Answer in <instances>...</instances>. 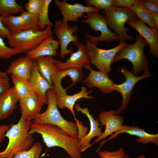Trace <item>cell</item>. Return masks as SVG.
I'll use <instances>...</instances> for the list:
<instances>
[{"instance_id": "7", "label": "cell", "mask_w": 158, "mask_h": 158, "mask_svg": "<svg viewBox=\"0 0 158 158\" xmlns=\"http://www.w3.org/2000/svg\"><path fill=\"white\" fill-rule=\"evenodd\" d=\"M85 17L86 19L82 20L81 23L87 24L92 30L96 32L99 31L101 33L98 37L86 34L87 39L93 45L96 46L99 42H109L119 40L117 34L108 28L104 16L99 12H92L86 13Z\"/></svg>"}, {"instance_id": "37", "label": "cell", "mask_w": 158, "mask_h": 158, "mask_svg": "<svg viewBox=\"0 0 158 158\" xmlns=\"http://www.w3.org/2000/svg\"><path fill=\"white\" fill-rule=\"evenodd\" d=\"M142 1L144 6L148 10L158 13V0H142Z\"/></svg>"}, {"instance_id": "24", "label": "cell", "mask_w": 158, "mask_h": 158, "mask_svg": "<svg viewBox=\"0 0 158 158\" xmlns=\"http://www.w3.org/2000/svg\"><path fill=\"white\" fill-rule=\"evenodd\" d=\"M92 90L87 91V88L82 86L80 91L77 93L72 95L67 94L63 96H59L56 97V102L58 107L62 109L64 107L68 109L75 117V113L73 107L76 101L81 98H84L87 99H92L93 96L91 95Z\"/></svg>"}, {"instance_id": "26", "label": "cell", "mask_w": 158, "mask_h": 158, "mask_svg": "<svg viewBox=\"0 0 158 158\" xmlns=\"http://www.w3.org/2000/svg\"><path fill=\"white\" fill-rule=\"evenodd\" d=\"M135 13L138 18L151 28H156L154 22L149 11L144 6L141 0H135L134 4L129 8Z\"/></svg>"}, {"instance_id": "32", "label": "cell", "mask_w": 158, "mask_h": 158, "mask_svg": "<svg viewBox=\"0 0 158 158\" xmlns=\"http://www.w3.org/2000/svg\"><path fill=\"white\" fill-rule=\"evenodd\" d=\"M23 53L20 49L7 47L0 36V59H8L18 54Z\"/></svg>"}, {"instance_id": "30", "label": "cell", "mask_w": 158, "mask_h": 158, "mask_svg": "<svg viewBox=\"0 0 158 158\" xmlns=\"http://www.w3.org/2000/svg\"><path fill=\"white\" fill-rule=\"evenodd\" d=\"M42 147L40 142H36L29 149L17 152L12 158H40Z\"/></svg>"}, {"instance_id": "34", "label": "cell", "mask_w": 158, "mask_h": 158, "mask_svg": "<svg viewBox=\"0 0 158 158\" xmlns=\"http://www.w3.org/2000/svg\"><path fill=\"white\" fill-rule=\"evenodd\" d=\"M96 152L98 154L99 158H123L126 154L124 149L122 147L118 150L111 152L100 151L97 149Z\"/></svg>"}, {"instance_id": "22", "label": "cell", "mask_w": 158, "mask_h": 158, "mask_svg": "<svg viewBox=\"0 0 158 158\" xmlns=\"http://www.w3.org/2000/svg\"><path fill=\"white\" fill-rule=\"evenodd\" d=\"M59 45V41L54 40L52 35L43 40L36 48L26 53L25 55L33 61L40 56L55 57L58 54L57 50Z\"/></svg>"}, {"instance_id": "38", "label": "cell", "mask_w": 158, "mask_h": 158, "mask_svg": "<svg viewBox=\"0 0 158 158\" xmlns=\"http://www.w3.org/2000/svg\"><path fill=\"white\" fill-rule=\"evenodd\" d=\"M135 1V0H113L112 6L129 8L134 4Z\"/></svg>"}, {"instance_id": "16", "label": "cell", "mask_w": 158, "mask_h": 158, "mask_svg": "<svg viewBox=\"0 0 158 158\" xmlns=\"http://www.w3.org/2000/svg\"><path fill=\"white\" fill-rule=\"evenodd\" d=\"M127 24L136 30L143 37L150 45V53L158 58V32L156 28L149 27L138 18L128 21Z\"/></svg>"}, {"instance_id": "6", "label": "cell", "mask_w": 158, "mask_h": 158, "mask_svg": "<svg viewBox=\"0 0 158 158\" xmlns=\"http://www.w3.org/2000/svg\"><path fill=\"white\" fill-rule=\"evenodd\" d=\"M51 26H47L43 30L32 28L15 34H10L6 37L12 47L20 49L25 53L36 48L44 40L52 35Z\"/></svg>"}, {"instance_id": "36", "label": "cell", "mask_w": 158, "mask_h": 158, "mask_svg": "<svg viewBox=\"0 0 158 158\" xmlns=\"http://www.w3.org/2000/svg\"><path fill=\"white\" fill-rule=\"evenodd\" d=\"M85 1L88 5L94 6L99 11L112 6L113 0H86Z\"/></svg>"}, {"instance_id": "39", "label": "cell", "mask_w": 158, "mask_h": 158, "mask_svg": "<svg viewBox=\"0 0 158 158\" xmlns=\"http://www.w3.org/2000/svg\"><path fill=\"white\" fill-rule=\"evenodd\" d=\"M11 87L8 77H0V94L4 92Z\"/></svg>"}, {"instance_id": "12", "label": "cell", "mask_w": 158, "mask_h": 158, "mask_svg": "<svg viewBox=\"0 0 158 158\" xmlns=\"http://www.w3.org/2000/svg\"><path fill=\"white\" fill-rule=\"evenodd\" d=\"M78 48V50L73 52L65 62L54 59V63L58 70H62L71 68H87L90 66V58L87 49L86 44L80 42L73 43Z\"/></svg>"}, {"instance_id": "19", "label": "cell", "mask_w": 158, "mask_h": 158, "mask_svg": "<svg viewBox=\"0 0 158 158\" xmlns=\"http://www.w3.org/2000/svg\"><path fill=\"white\" fill-rule=\"evenodd\" d=\"M19 100L21 116L29 121L37 118L45 104L33 93Z\"/></svg>"}, {"instance_id": "44", "label": "cell", "mask_w": 158, "mask_h": 158, "mask_svg": "<svg viewBox=\"0 0 158 158\" xmlns=\"http://www.w3.org/2000/svg\"><path fill=\"white\" fill-rule=\"evenodd\" d=\"M123 158H130L127 154H126ZM137 158H146L144 154L142 155Z\"/></svg>"}, {"instance_id": "11", "label": "cell", "mask_w": 158, "mask_h": 158, "mask_svg": "<svg viewBox=\"0 0 158 158\" xmlns=\"http://www.w3.org/2000/svg\"><path fill=\"white\" fill-rule=\"evenodd\" d=\"M54 26L53 32L58 38L60 45V57L63 59L66 55H71L73 52L72 47L68 49L69 44L71 42H80L78 36L73 35L77 32L78 26L77 25L70 26L67 21L60 19L56 21Z\"/></svg>"}, {"instance_id": "10", "label": "cell", "mask_w": 158, "mask_h": 158, "mask_svg": "<svg viewBox=\"0 0 158 158\" xmlns=\"http://www.w3.org/2000/svg\"><path fill=\"white\" fill-rule=\"evenodd\" d=\"M35 60L41 75L51 86L54 87L56 97L67 95V89L62 86L59 70L55 64L53 57L40 56Z\"/></svg>"}, {"instance_id": "13", "label": "cell", "mask_w": 158, "mask_h": 158, "mask_svg": "<svg viewBox=\"0 0 158 158\" xmlns=\"http://www.w3.org/2000/svg\"><path fill=\"white\" fill-rule=\"evenodd\" d=\"M54 3L58 7L62 15V20L67 22L77 21L79 18L85 15V13L99 11V10L94 6H85L78 3L71 4L68 3L66 0H56Z\"/></svg>"}, {"instance_id": "3", "label": "cell", "mask_w": 158, "mask_h": 158, "mask_svg": "<svg viewBox=\"0 0 158 158\" xmlns=\"http://www.w3.org/2000/svg\"><path fill=\"white\" fill-rule=\"evenodd\" d=\"M46 95L48 100L47 108L45 111L40 113L35 119L33 120L32 123H49L56 125L71 136L78 138V132L77 123L65 120L58 109L54 88L48 90Z\"/></svg>"}, {"instance_id": "17", "label": "cell", "mask_w": 158, "mask_h": 158, "mask_svg": "<svg viewBox=\"0 0 158 158\" xmlns=\"http://www.w3.org/2000/svg\"><path fill=\"white\" fill-rule=\"evenodd\" d=\"M30 83L33 93L45 104H47V98L46 95L47 91L54 88L41 75L37 67L35 60L33 62L32 68Z\"/></svg>"}, {"instance_id": "31", "label": "cell", "mask_w": 158, "mask_h": 158, "mask_svg": "<svg viewBox=\"0 0 158 158\" xmlns=\"http://www.w3.org/2000/svg\"><path fill=\"white\" fill-rule=\"evenodd\" d=\"M52 0H44L42 9L39 16L38 27L40 30L45 29L47 26H54V24L51 21L48 16V11L49 5Z\"/></svg>"}, {"instance_id": "4", "label": "cell", "mask_w": 158, "mask_h": 158, "mask_svg": "<svg viewBox=\"0 0 158 158\" xmlns=\"http://www.w3.org/2000/svg\"><path fill=\"white\" fill-rule=\"evenodd\" d=\"M136 41L133 44H127L118 51L112 63L123 59L129 61L133 65L131 72L138 75L142 71H150L149 63L144 53L145 47L148 46L147 42L140 35L136 36Z\"/></svg>"}, {"instance_id": "1", "label": "cell", "mask_w": 158, "mask_h": 158, "mask_svg": "<svg viewBox=\"0 0 158 158\" xmlns=\"http://www.w3.org/2000/svg\"><path fill=\"white\" fill-rule=\"evenodd\" d=\"M28 133L41 135L48 148L60 147L71 158H82L80 140L71 136L58 126L49 123H32Z\"/></svg>"}, {"instance_id": "35", "label": "cell", "mask_w": 158, "mask_h": 158, "mask_svg": "<svg viewBox=\"0 0 158 158\" xmlns=\"http://www.w3.org/2000/svg\"><path fill=\"white\" fill-rule=\"evenodd\" d=\"M44 0H28L25 4L26 11L30 13H39L42 9Z\"/></svg>"}, {"instance_id": "5", "label": "cell", "mask_w": 158, "mask_h": 158, "mask_svg": "<svg viewBox=\"0 0 158 158\" xmlns=\"http://www.w3.org/2000/svg\"><path fill=\"white\" fill-rule=\"evenodd\" d=\"M102 13L105 15L108 27L118 35L120 43L135 40L134 36L128 34L129 29L125 25L128 21L138 18L131 9L127 7L111 6Z\"/></svg>"}, {"instance_id": "40", "label": "cell", "mask_w": 158, "mask_h": 158, "mask_svg": "<svg viewBox=\"0 0 158 158\" xmlns=\"http://www.w3.org/2000/svg\"><path fill=\"white\" fill-rule=\"evenodd\" d=\"M11 124H2L0 126V143L2 142L6 132L11 127Z\"/></svg>"}, {"instance_id": "28", "label": "cell", "mask_w": 158, "mask_h": 158, "mask_svg": "<svg viewBox=\"0 0 158 158\" xmlns=\"http://www.w3.org/2000/svg\"><path fill=\"white\" fill-rule=\"evenodd\" d=\"M11 78L15 91L19 100L33 93L30 83L26 82L13 75H12Z\"/></svg>"}, {"instance_id": "23", "label": "cell", "mask_w": 158, "mask_h": 158, "mask_svg": "<svg viewBox=\"0 0 158 158\" xmlns=\"http://www.w3.org/2000/svg\"><path fill=\"white\" fill-rule=\"evenodd\" d=\"M19 100L13 87L0 94V120L7 118L13 113Z\"/></svg>"}, {"instance_id": "9", "label": "cell", "mask_w": 158, "mask_h": 158, "mask_svg": "<svg viewBox=\"0 0 158 158\" xmlns=\"http://www.w3.org/2000/svg\"><path fill=\"white\" fill-rule=\"evenodd\" d=\"M87 49L91 63L99 71L108 74L111 71V64L114 58L119 50L126 45V42L120 43L115 47L108 49L97 47L87 39Z\"/></svg>"}, {"instance_id": "15", "label": "cell", "mask_w": 158, "mask_h": 158, "mask_svg": "<svg viewBox=\"0 0 158 158\" xmlns=\"http://www.w3.org/2000/svg\"><path fill=\"white\" fill-rule=\"evenodd\" d=\"M87 69L90 72L82 82L88 88L97 87L104 94L114 91L113 86L114 81L109 78L108 74L99 71H95L91 66Z\"/></svg>"}, {"instance_id": "21", "label": "cell", "mask_w": 158, "mask_h": 158, "mask_svg": "<svg viewBox=\"0 0 158 158\" xmlns=\"http://www.w3.org/2000/svg\"><path fill=\"white\" fill-rule=\"evenodd\" d=\"M125 133L138 137L136 141L139 143H142L145 145L149 142L158 145V134H151L146 132L144 129L140 128L139 126H129L123 125L121 128L117 131L112 134L107 140L117 137L121 133Z\"/></svg>"}, {"instance_id": "20", "label": "cell", "mask_w": 158, "mask_h": 158, "mask_svg": "<svg viewBox=\"0 0 158 158\" xmlns=\"http://www.w3.org/2000/svg\"><path fill=\"white\" fill-rule=\"evenodd\" d=\"M33 61L28 57H19L11 62L6 73L13 75L23 81L30 83Z\"/></svg>"}, {"instance_id": "14", "label": "cell", "mask_w": 158, "mask_h": 158, "mask_svg": "<svg viewBox=\"0 0 158 158\" xmlns=\"http://www.w3.org/2000/svg\"><path fill=\"white\" fill-rule=\"evenodd\" d=\"M116 110L104 111L100 113L98 116L99 121L101 127L105 126V130L102 135L97 137L91 145L111 135L121 128L124 121V117L119 115L115 114L114 113Z\"/></svg>"}, {"instance_id": "18", "label": "cell", "mask_w": 158, "mask_h": 158, "mask_svg": "<svg viewBox=\"0 0 158 158\" xmlns=\"http://www.w3.org/2000/svg\"><path fill=\"white\" fill-rule=\"evenodd\" d=\"M77 112H81L85 114L89 121L90 128L89 133L80 140V145L81 147V152L82 153L91 146V141L95 137H99L103 133L102 127H99L100 124L99 121L95 119L92 114H90L87 107L82 108L78 104L74 105Z\"/></svg>"}, {"instance_id": "8", "label": "cell", "mask_w": 158, "mask_h": 158, "mask_svg": "<svg viewBox=\"0 0 158 158\" xmlns=\"http://www.w3.org/2000/svg\"><path fill=\"white\" fill-rule=\"evenodd\" d=\"M118 70L123 75L125 81L120 84L114 83L113 84L114 91L120 93L122 96L121 105L114 113L115 114L117 115L123 113L127 109L131 98L132 91L136 83L142 79L153 76L150 71H145L142 75L137 76L124 67H119Z\"/></svg>"}, {"instance_id": "41", "label": "cell", "mask_w": 158, "mask_h": 158, "mask_svg": "<svg viewBox=\"0 0 158 158\" xmlns=\"http://www.w3.org/2000/svg\"><path fill=\"white\" fill-rule=\"evenodd\" d=\"M3 18V17L0 16V36L6 38V36L10 34V33L7 28L2 23Z\"/></svg>"}, {"instance_id": "25", "label": "cell", "mask_w": 158, "mask_h": 158, "mask_svg": "<svg viewBox=\"0 0 158 158\" xmlns=\"http://www.w3.org/2000/svg\"><path fill=\"white\" fill-rule=\"evenodd\" d=\"M2 22L10 34H15L33 28L19 16L3 18Z\"/></svg>"}, {"instance_id": "42", "label": "cell", "mask_w": 158, "mask_h": 158, "mask_svg": "<svg viewBox=\"0 0 158 158\" xmlns=\"http://www.w3.org/2000/svg\"><path fill=\"white\" fill-rule=\"evenodd\" d=\"M151 16L154 22L156 29L158 30V13H154L149 11Z\"/></svg>"}, {"instance_id": "29", "label": "cell", "mask_w": 158, "mask_h": 158, "mask_svg": "<svg viewBox=\"0 0 158 158\" xmlns=\"http://www.w3.org/2000/svg\"><path fill=\"white\" fill-rule=\"evenodd\" d=\"M82 68H71L64 70H59L60 78L61 80L64 77L68 76L72 80L71 84L68 87V89L75 85L76 84L82 80L84 76Z\"/></svg>"}, {"instance_id": "2", "label": "cell", "mask_w": 158, "mask_h": 158, "mask_svg": "<svg viewBox=\"0 0 158 158\" xmlns=\"http://www.w3.org/2000/svg\"><path fill=\"white\" fill-rule=\"evenodd\" d=\"M32 123L22 116L15 124H11L5 137L8 140L6 148L0 152V158H12L17 152L29 149L32 145L34 138L28 133Z\"/></svg>"}, {"instance_id": "43", "label": "cell", "mask_w": 158, "mask_h": 158, "mask_svg": "<svg viewBox=\"0 0 158 158\" xmlns=\"http://www.w3.org/2000/svg\"><path fill=\"white\" fill-rule=\"evenodd\" d=\"M0 77H8L7 74L6 72H3L0 71Z\"/></svg>"}, {"instance_id": "27", "label": "cell", "mask_w": 158, "mask_h": 158, "mask_svg": "<svg viewBox=\"0 0 158 158\" xmlns=\"http://www.w3.org/2000/svg\"><path fill=\"white\" fill-rule=\"evenodd\" d=\"M23 6L15 0H0V16L4 18L21 13Z\"/></svg>"}, {"instance_id": "33", "label": "cell", "mask_w": 158, "mask_h": 158, "mask_svg": "<svg viewBox=\"0 0 158 158\" xmlns=\"http://www.w3.org/2000/svg\"><path fill=\"white\" fill-rule=\"evenodd\" d=\"M39 13L34 14L27 11H24L20 13L19 16L33 28L36 30H40L38 27Z\"/></svg>"}]
</instances>
